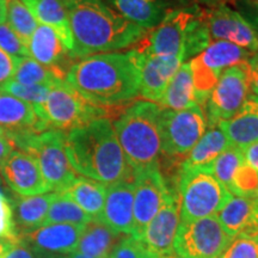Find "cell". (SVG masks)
I'll return each instance as SVG.
<instances>
[{"mask_svg":"<svg viewBox=\"0 0 258 258\" xmlns=\"http://www.w3.org/2000/svg\"><path fill=\"white\" fill-rule=\"evenodd\" d=\"M66 83L86 102L111 108L133 101L140 89L138 50L93 54L71 64Z\"/></svg>","mask_w":258,"mask_h":258,"instance_id":"6da1fadb","label":"cell"},{"mask_svg":"<svg viewBox=\"0 0 258 258\" xmlns=\"http://www.w3.org/2000/svg\"><path fill=\"white\" fill-rule=\"evenodd\" d=\"M66 153L77 173L105 185L135 182V172L108 117H99L66 133Z\"/></svg>","mask_w":258,"mask_h":258,"instance_id":"7a4b0ae2","label":"cell"},{"mask_svg":"<svg viewBox=\"0 0 258 258\" xmlns=\"http://www.w3.org/2000/svg\"><path fill=\"white\" fill-rule=\"evenodd\" d=\"M63 2L74 41L73 59L127 49L146 36V30L118 15L104 0Z\"/></svg>","mask_w":258,"mask_h":258,"instance_id":"3957f363","label":"cell"},{"mask_svg":"<svg viewBox=\"0 0 258 258\" xmlns=\"http://www.w3.org/2000/svg\"><path fill=\"white\" fill-rule=\"evenodd\" d=\"M160 111L161 106L157 103L139 101L129 105L112 122L118 143L135 176L159 167Z\"/></svg>","mask_w":258,"mask_h":258,"instance_id":"277c9868","label":"cell"},{"mask_svg":"<svg viewBox=\"0 0 258 258\" xmlns=\"http://www.w3.org/2000/svg\"><path fill=\"white\" fill-rule=\"evenodd\" d=\"M10 141L15 148L35 157L49 190L54 192L63 191L77 178V172L71 166L66 153L64 132L46 131L11 139Z\"/></svg>","mask_w":258,"mask_h":258,"instance_id":"5b68a950","label":"cell"},{"mask_svg":"<svg viewBox=\"0 0 258 258\" xmlns=\"http://www.w3.org/2000/svg\"><path fill=\"white\" fill-rule=\"evenodd\" d=\"M178 195L180 224L213 217L232 194L213 175L212 169L179 170Z\"/></svg>","mask_w":258,"mask_h":258,"instance_id":"8992f818","label":"cell"},{"mask_svg":"<svg viewBox=\"0 0 258 258\" xmlns=\"http://www.w3.org/2000/svg\"><path fill=\"white\" fill-rule=\"evenodd\" d=\"M34 108L46 131L64 133L105 115V109L86 102L66 80L51 86L46 101Z\"/></svg>","mask_w":258,"mask_h":258,"instance_id":"52a82bcc","label":"cell"},{"mask_svg":"<svg viewBox=\"0 0 258 258\" xmlns=\"http://www.w3.org/2000/svg\"><path fill=\"white\" fill-rule=\"evenodd\" d=\"M252 53L227 41H214L189 61L196 102L206 104L221 73L230 67L245 63Z\"/></svg>","mask_w":258,"mask_h":258,"instance_id":"ba28073f","label":"cell"},{"mask_svg":"<svg viewBox=\"0 0 258 258\" xmlns=\"http://www.w3.org/2000/svg\"><path fill=\"white\" fill-rule=\"evenodd\" d=\"M207 120L199 104L184 110L161 108L159 134L161 153L171 158L186 157L205 134Z\"/></svg>","mask_w":258,"mask_h":258,"instance_id":"9c48e42d","label":"cell"},{"mask_svg":"<svg viewBox=\"0 0 258 258\" xmlns=\"http://www.w3.org/2000/svg\"><path fill=\"white\" fill-rule=\"evenodd\" d=\"M246 62L230 67L221 73L206 102L205 115L208 128L230 120L250 96V67Z\"/></svg>","mask_w":258,"mask_h":258,"instance_id":"30bf717a","label":"cell"},{"mask_svg":"<svg viewBox=\"0 0 258 258\" xmlns=\"http://www.w3.org/2000/svg\"><path fill=\"white\" fill-rule=\"evenodd\" d=\"M232 240L213 215L179 224L173 250L180 258H220Z\"/></svg>","mask_w":258,"mask_h":258,"instance_id":"8fae6325","label":"cell"},{"mask_svg":"<svg viewBox=\"0 0 258 258\" xmlns=\"http://www.w3.org/2000/svg\"><path fill=\"white\" fill-rule=\"evenodd\" d=\"M195 12L190 10L167 11L163 21L146 34L135 48L157 56H177L185 61V38Z\"/></svg>","mask_w":258,"mask_h":258,"instance_id":"7c38bea8","label":"cell"},{"mask_svg":"<svg viewBox=\"0 0 258 258\" xmlns=\"http://www.w3.org/2000/svg\"><path fill=\"white\" fill-rule=\"evenodd\" d=\"M169 194L165 178L159 167L135 176L134 182V225L133 237L140 240L145 230L159 212Z\"/></svg>","mask_w":258,"mask_h":258,"instance_id":"4fadbf2b","label":"cell"},{"mask_svg":"<svg viewBox=\"0 0 258 258\" xmlns=\"http://www.w3.org/2000/svg\"><path fill=\"white\" fill-rule=\"evenodd\" d=\"M180 224V202L178 191L169 189L167 198L159 212L145 230L141 243L157 256L173 253L176 234Z\"/></svg>","mask_w":258,"mask_h":258,"instance_id":"5bb4252c","label":"cell"},{"mask_svg":"<svg viewBox=\"0 0 258 258\" xmlns=\"http://www.w3.org/2000/svg\"><path fill=\"white\" fill-rule=\"evenodd\" d=\"M82 232L83 226L78 225H42L19 234V240L30 247L38 258H48L77 251Z\"/></svg>","mask_w":258,"mask_h":258,"instance_id":"9a60e30c","label":"cell"},{"mask_svg":"<svg viewBox=\"0 0 258 258\" xmlns=\"http://www.w3.org/2000/svg\"><path fill=\"white\" fill-rule=\"evenodd\" d=\"M205 18L214 41L231 42L252 54L258 51V32L237 11L218 5L209 10Z\"/></svg>","mask_w":258,"mask_h":258,"instance_id":"2e32d148","label":"cell"},{"mask_svg":"<svg viewBox=\"0 0 258 258\" xmlns=\"http://www.w3.org/2000/svg\"><path fill=\"white\" fill-rule=\"evenodd\" d=\"M6 185L19 196L42 195L50 191L34 156L14 151L0 170Z\"/></svg>","mask_w":258,"mask_h":258,"instance_id":"e0dca14e","label":"cell"},{"mask_svg":"<svg viewBox=\"0 0 258 258\" xmlns=\"http://www.w3.org/2000/svg\"><path fill=\"white\" fill-rule=\"evenodd\" d=\"M138 50V49H137ZM140 64V95L145 101L159 103L170 80L184 62L182 57L157 56L139 51Z\"/></svg>","mask_w":258,"mask_h":258,"instance_id":"ac0fdd59","label":"cell"},{"mask_svg":"<svg viewBox=\"0 0 258 258\" xmlns=\"http://www.w3.org/2000/svg\"><path fill=\"white\" fill-rule=\"evenodd\" d=\"M0 128L10 140L46 132L34 105L3 90H0Z\"/></svg>","mask_w":258,"mask_h":258,"instance_id":"d6986e66","label":"cell"},{"mask_svg":"<svg viewBox=\"0 0 258 258\" xmlns=\"http://www.w3.org/2000/svg\"><path fill=\"white\" fill-rule=\"evenodd\" d=\"M134 183L118 182L106 185L102 220L118 233L133 235Z\"/></svg>","mask_w":258,"mask_h":258,"instance_id":"ffe728a7","label":"cell"},{"mask_svg":"<svg viewBox=\"0 0 258 258\" xmlns=\"http://www.w3.org/2000/svg\"><path fill=\"white\" fill-rule=\"evenodd\" d=\"M29 56L54 71L60 78H66L69 61L72 59L59 35L53 28L38 24L28 43Z\"/></svg>","mask_w":258,"mask_h":258,"instance_id":"44dd1931","label":"cell"},{"mask_svg":"<svg viewBox=\"0 0 258 258\" xmlns=\"http://www.w3.org/2000/svg\"><path fill=\"white\" fill-rule=\"evenodd\" d=\"M231 238L258 233V199L231 196L215 215Z\"/></svg>","mask_w":258,"mask_h":258,"instance_id":"7402d4cb","label":"cell"},{"mask_svg":"<svg viewBox=\"0 0 258 258\" xmlns=\"http://www.w3.org/2000/svg\"><path fill=\"white\" fill-rule=\"evenodd\" d=\"M231 145L244 150L258 143V96L250 95L237 114L218 124Z\"/></svg>","mask_w":258,"mask_h":258,"instance_id":"603a6c76","label":"cell"},{"mask_svg":"<svg viewBox=\"0 0 258 258\" xmlns=\"http://www.w3.org/2000/svg\"><path fill=\"white\" fill-rule=\"evenodd\" d=\"M125 235L111 230L99 219H91L83 226L77 251L93 258H109Z\"/></svg>","mask_w":258,"mask_h":258,"instance_id":"cb8c5ba5","label":"cell"},{"mask_svg":"<svg viewBox=\"0 0 258 258\" xmlns=\"http://www.w3.org/2000/svg\"><path fill=\"white\" fill-rule=\"evenodd\" d=\"M22 2L30 10L38 24L48 25L56 31L72 57L74 41L63 0H22Z\"/></svg>","mask_w":258,"mask_h":258,"instance_id":"d4e9b609","label":"cell"},{"mask_svg":"<svg viewBox=\"0 0 258 258\" xmlns=\"http://www.w3.org/2000/svg\"><path fill=\"white\" fill-rule=\"evenodd\" d=\"M112 10L144 30H152L166 15L161 0H104Z\"/></svg>","mask_w":258,"mask_h":258,"instance_id":"484cf974","label":"cell"},{"mask_svg":"<svg viewBox=\"0 0 258 258\" xmlns=\"http://www.w3.org/2000/svg\"><path fill=\"white\" fill-rule=\"evenodd\" d=\"M55 192L35 196H16L12 200L14 220L18 235L35 230L44 224L48 209Z\"/></svg>","mask_w":258,"mask_h":258,"instance_id":"4316f807","label":"cell"},{"mask_svg":"<svg viewBox=\"0 0 258 258\" xmlns=\"http://www.w3.org/2000/svg\"><path fill=\"white\" fill-rule=\"evenodd\" d=\"M230 146V140L218 125L208 128L185 159L180 163L179 170L212 169L213 161Z\"/></svg>","mask_w":258,"mask_h":258,"instance_id":"83f0119b","label":"cell"},{"mask_svg":"<svg viewBox=\"0 0 258 258\" xmlns=\"http://www.w3.org/2000/svg\"><path fill=\"white\" fill-rule=\"evenodd\" d=\"M61 192L77 203L90 218L101 219L105 201V184L86 177H77L72 184Z\"/></svg>","mask_w":258,"mask_h":258,"instance_id":"f1b7e54d","label":"cell"},{"mask_svg":"<svg viewBox=\"0 0 258 258\" xmlns=\"http://www.w3.org/2000/svg\"><path fill=\"white\" fill-rule=\"evenodd\" d=\"M160 106L169 110H184L198 104L189 62H183L170 80L161 97Z\"/></svg>","mask_w":258,"mask_h":258,"instance_id":"f546056e","label":"cell"},{"mask_svg":"<svg viewBox=\"0 0 258 258\" xmlns=\"http://www.w3.org/2000/svg\"><path fill=\"white\" fill-rule=\"evenodd\" d=\"M92 218H90L77 203L62 192H55L49 209H48L46 220L43 225L49 224H72L84 226Z\"/></svg>","mask_w":258,"mask_h":258,"instance_id":"4dcf8cb0","label":"cell"},{"mask_svg":"<svg viewBox=\"0 0 258 258\" xmlns=\"http://www.w3.org/2000/svg\"><path fill=\"white\" fill-rule=\"evenodd\" d=\"M12 80L23 85H55L60 80L57 74L30 56L21 57Z\"/></svg>","mask_w":258,"mask_h":258,"instance_id":"1f68e13d","label":"cell"},{"mask_svg":"<svg viewBox=\"0 0 258 258\" xmlns=\"http://www.w3.org/2000/svg\"><path fill=\"white\" fill-rule=\"evenodd\" d=\"M6 21L17 36L28 46L38 22L22 0H6Z\"/></svg>","mask_w":258,"mask_h":258,"instance_id":"d6a6232c","label":"cell"},{"mask_svg":"<svg viewBox=\"0 0 258 258\" xmlns=\"http://www.w3.org/2000/svg\"><path fill=\"white\" fill-rule=\"evenodd\" d=\"M244 161L243 150L231 145L213 161L212 172L217 177L219 182L224 184L225 188L230 191L232 178H233L235 171L239 169Z\"/></svg>","mask_w":258,"mask_h":258,"instance_id":"836d02e7","label":"cell"},{"mask_svg":"<svg viewBox=\"0 0 258 258\" xmlns=\"http://www.w3.org/2000/svg\"><path fill=\"white\" fill-rule=\"evenodd\" d=\"M230 192L233 196L258 199V173L245 161L235 171Z\"/></svg>","mask_w":258,"mask_h":258,"instance_id":"e575fe53","label":"cell"},{"mask_svg":"<svg viewBox=\"0 0 258 258\" xmlns=\"http://www.w3.org/2000/svg\"><path fill=\"white\" fill-rule=\"evenodd\" d=\"M51 89V85H23V84L10 80L0 90L10 93V95L17 97L22 101L28 102L34 106L40 105L47 99Z\"/></svg>","mask_w":258,"mask_h":258,"instance_id":"d590c367","label":"cell"},{"mask_svg":"<svg viewBox=\"0 0 258 258\" xmlns=\"http://www.w3.org/2000/svg\"><path fill=\"white\" fill-rule=\"evenodd\" d=\"M220 258H258V233L233 238Z\"/></svg>","mask_w":258,"mask_h":258,"instance_id":"8d00e7d4","label":"cell"},{"mask_svg":"<svg viewBox=\"0 0 258 258\" xmlns=\"http://www.w3.org/2000/svg\"><path fill=\"white\" fill-rule=\"evenodd\" d=\"M0 239L18 241L19 235L14 220L12 203L4 191H0Z\"/></svg>","mask_w":258,"mask_h":258,"instance_id":"74e56055","label":"cell"},{"mask_svg":"<svg viewBox=\"0 0 258 258\" xmlns=\"http://www.w3.org/2000/svg\"><path fill=\"white\" fill-rule=\"evenodd\" d=\"M0 48L15 57L29 56L28 46L17 36L8 23L0 24Z\"/></svg>","mask_w":258,"mask_h":258,"instance_id":"f35d334b","label":"cell"},{"mask_svg":"<svg viewBox=\"0 0 258 258\" xmlns=\"http://www.w3.org/2000/svg\"><path fill=\"white\" fill-rule=\"evenodd\" d=\"M145 253L146 247L141 240L128 234L112 250L109 258H144Z\"/></svg>","mask_w":258,"mask_h":258,"instance_id":"ab89813d","label":"cell"},{"mask_svg":"<svg viewBox=\"0 0 258 258\" xmlns=\"http://www.w3.org/2000/svg\"><path fill=\"white\" fill-rule=\"evenodd\" d=\"M19 57H15L0 48V86L12 80L17 69Z\"/></svg>","mask_w":258,"mask_h":258,"instance_id":"60d3db41","label":"cell"},{"mask_svg":"<svg viewBox=\"0 0 258 258\" xmlns=\"http://www.w3.org/2000/svg\"><path fill=\"white\" fill-rule=\"evenodd\" d=\"M4 258H38L36 253L28 247L22 240L16 241L11 245Z\"/></svg>","mask_w":258,"mask_h":258,"instance_id":"b9f144b4","label":"cell"},{"mask_svg":"<svg viewBox=\"0 0 258 258\" xmlns=\"http://www.w3.org/2000/svg\"><path fill=\"white\" fill-rule=\"evenodd\" d=\"M244 160L258 173V143L251 144L243 150Z\"/></svg>","mask_w":258,"mask_h":258,"instance_id":"7bdbcfd3","label":"cell"},{"mask_svg":"<svg viewBox=\"0 0 258 258\" xmlns=\"http://www.w3.org/2000/svg\"><path fill=\"white\" fill-rule=\"evenodd\" d=\"M15 151L14 145L6 137H0V170L4 166L5 161L8 160L10 154Z\"/></svg>","mask_w":258,"mask_h":258,"instance_id":"ee69618b","label":"cell"},{"mask_svg":"<svg viewBox=\"0 0 258 258\" xmlns=\"http://www.w3.org/2000/svg\"><path fill=\"white\" fill-rule=\"evenodd\" d=\"M250 86L251 92L258 96V72H252L250 70Z\"/></svg>","mask_w":258,"mask_h":258,"instance_id":"f6af8a7d","label":"cell"},{"mask_svg":"<svg viewBox=\"0 0 258 258\" xmlns=\"http://www.w3.org/2000/svg\"><path fill=\"white\" fill-rule=\"evenodd\" d=\"M16 243V241H11L8 239H0V258H4L5 254L11 247V245Z\"/></svg>","mask_w":258,"mask_h":258,"instance_id":"bcb514c9","label":"cell"},{"mask_svg":"<svg viewBox=\"0 0 258 258\" xmlns=\"http://www.w3.org/2000/svg\"><path fill=\"white\" fill-rule=\"evenodd\" d=\"M246 63L252 72H258V51L257 53H253L252 55L249 57Z\"/></svg>","mask_w":258,"mask_h":258,"instance_id":"7dc6e473","label":"cell"},{"mask_svg":"<svg viewBox=\"0 0 258 258\" xmlns=\"http://www.w3.org/2000/svg\"><path fill=\"white\" fill-rule=\"evenodd\" d=\"M48 258H93L90 256H86V254H83L78 252V251H74V252L67 253V254H60V256H53V257H48Z\"/></svg>","mask_w":258,"mask_h":258,"instance_id":"c3c4849f","label":"cell"},{"mask_svg":"<svg viewBox=\"0 0 258 258\" xmlns=\"http://www.w3.org/2000/svg\"><path fill=\"white\" fill-rule=\"evenodd\" d=\"M6 21V0H0V24Z\"/></svg>","mask_w":258,"mask_h":258,"instance_id":"681fc988","label":"cell"},{"mask_svg":"<svg viewBox=\"0 0 258 258\" xmlns=\"http://www.w3.org/2000/svg\"><path fill=\"white\" fill-rule=\"evenodd\" d=\"M144 258H159V256H157V254H154L153 252H151V251L146 249V253H145Z\"/></svg>","mask_w":258,"mask_h":258,"instance_id":"f907efd6","label":"cell"},{"mask_svg":"<svg viewBox=\"0 0 258 258\" xmlns=\"http://www.w3.org/2000/svg\"><path fill=\"white\" fill-rule=\"evenodd\" d=\"M159 258H180V257L177 256L176 253H170V254H165V256H160Z\"/></svg>","mask_w":258,"mask_h":258,"instance_id":"816d5d0a","label":"cell"},{"mask_svg":"<svg viewBox=\"0 0 258 258\" xmlns=\"http://www.w3.org/2000/svg\"><path fill=\"white\" fill-rule=\"evenodd\" d=\"M202 2L208 3V4H214V3H217L218 0H202Z\"/></svg>","mask_w":258,"mask_h":258,"instance_id":"f5cc1de1","label":"cell"},{"mask_svg":"<svg viewBox=\"0 0 258 258\" xmlns=\"http://www.w3.org/2000/svg\"><path fill=\"white\" fill-rule=\"evenodd\" d=\"M0 137H6V134H5V132L3 131L2 128H0Z\"/></svg>","mask_w":258,"mask_h":258,"instance_id":"db71d44e","label":"cell"},{"mask_svg":"<svg viewBox=\"0 0 258 258\" xmlns=\"http://www.w3.org/2000/svg\"><path fill=\"white\" fill-rule=\"evenodd\" d=\"M250 2H252V3H256V4H258V0H250Z\"/></svg>","mask_w":258,"mask_h":258,"instance_id":"11a10c76","label":"cell"}]
</instances>
